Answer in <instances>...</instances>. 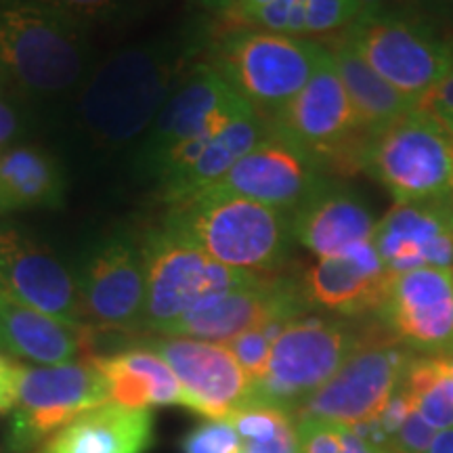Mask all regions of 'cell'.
<instances>
[{
	"mask_svg": "<svg viewBox=\"0 0 453 453\" xmlns=\"http://www.w3.org/2000/svg\"><path fill=\"white\" fill-rule=\"evenodd\" d=\"M202 42V27L185 24L113 50L93 65L70 113L78 150L95 156L134 151Z\"/></svg>",
	"mask_w": 453,
	"mask_h": 453,
	"instance_id": "cell-1",
	"label": "cell"
},
{
	"mask_svg": "<svg viewBox=\"0 0 453 453\" xmlns=\"http://www.w3.org/2000/svg\"><path fill=\"white\" fill-rule=\"evenodd\" d=\"M164 226L231 269L273 275L290 257L292 214L219 191L170 203Z\"/></svg>",
	"mask_w": 453,
	"mask_h": 453,
	"instance_id": "cell-2",
	"label": "cell"
},
{
	"mask_svg": "<svg viewBox=\"0 0 453 453\" xmlns=\"http://www.w3.org/2000/svg\"><path fill=\"white\" fill-rule=\"evenodd\" d=\"M88 27L34 4L0 3V67L34 101L73 97L93 70Z\"/></svg>",
	"mask_w": 453,
	"mask_h": 453,
	"instance_id": "cell-3",
	"label": "cell"
},
{
	"mask_svg": "<svg viewBox=\"0 0 453 453\" xmlns=\"http://www.w3.org/2000/svg\"><path fill=\"white\" fill-rule=\"evenodd\" d=\"M340 38L418 105L439 87L453 64V38L443 36L437 24L416 11H365Z\"/></svg>",
	"mask_w": 453,
	"mask_h": 453,
	"instance_id": "cell-4",
	"label": "cell"
},
{
	"mask_svg": "<svg viewBox=\"0 0 453 453\" xmlns=\"http://www.w3.org/2000/svg\"><path fill=\"white\" fill-rule=\"evenodd\" d=\"M326 55L315 38L237 26L214 42L211 64L254 110L273 116L307 87Z\"/></svg>",
	"mask_w": 453,
	"mask_h": 453,
	"instance_id": "cell-5",
	"label": "cell"
},
{
	"mask_svg": "<svg viewBox=\"0 0 453 453\" xmlns=\"http://www.w3.org/2000/svg\"><path fill=\"white\" fill-rule=\"evenodd\" d=\"M355 164L376 179L395 203L453 197V139L420 107L367 137Z\"/></svg>",
	"mask_w": 453,
	"mask_h": 453,
	"instance_id": "cell-6",
	"label": "cell"
},
{
	"mask_svg": "<svg viewBox=\"0 0 453 453\" xmlns=\"http://www.w3.org/2000/svg\"><path fill=\"white\" fill-rule=\"evenodd\" d=\"M141 242L145 263V307L141 332L162 334L208 300L248 286L260 277L217 263L194 242L164 225L147 231Z\"/></svg>",
	"mask_w": 453,
	"mask_h": 453,
	"instance_id": "cell-7",
	"label": "cell"
},
{
	"mask_svg": "<svg viewBox=\"0 0 453 453\" xmlns=\"http://www.w3.org/2000/svg\"><path fill=\"white\" fill-rule=\"evenodd\" d=\"M365 342L344 319L303 315L288 321L271 347L267 370L254 382L250 405L294 413Z\"/></svg>",
	"mask_w": 453,
	"mask_h": 453,
	"instance_id": "cell-8",
	"label": "cell"
},
{
	"mask_svg": "<svg viewBox=\"0 0 453 453\" xmlns=\"http://www.w3.org/2000/svg\"><path fill=\"white\" fill-rule=\"evenodd\" d=\"M105 403H111L110 384L95 359L24 365L4 451L41 453L67 424Z\"/></svg>",
	"mask_w": 453,
	"mask_h": 453,
	"instance_id": "cell-9",
	"label": "cell"
},
{
	"mask_svg": "<svg viewBox=\"0 0 453 453\" xmlns=\"http://www.w3.org/2000/svg\"><path fill=\"white\" fill-rule=\"evenodd\" d=\"M248 110L254 107L231 88L211 61L194 64L157 111L145 137L134 147L130 156L133 170L141 177L156 180L164 162L179 147L212 133Z\"/></svg>",
	"mask_w": 453,
	"mask_h": 453,
	"instance_id": "cell-10",
	"label": "cell"
},
{
	"mask_svg": "<svg viewBox=\"0 0 453 453\" xmlns=\"http://www.w3.org/2000/svg\"><path fill=\"white\" fill-rule=\"evenodd\" d=\"M84 326L97 332H141L145 307L143 242L128 231L105 235L84 254L76 275Z\"/></svg>",
	"mask_w": 453,
	"mask_h": 453,
	"instance_id": "cell-11",
	"label": "cell"
},
{
	"mask_svg": "<svg viewBox=\"0 0 453 453\" xmlns=\"http://www.w3.org/2000/svg\"><path fill=\"white\" fill-rule=\"evenodd\" d=\"M413 357L416 353L393 338L367 340L292 418L338 426H357L372 420L401 387Z\"/></svg>",
	"mask_w": 453,
	"mask_h": 453,
	"instance_id": "cell-12",
	"label": "cell"
},
{
	"mask_svg": "<svg viewBox=\"0 0 453 453\" xmlns=\"http://www.w3.org/2000/svg\"><path fill=\"white\" fill-rule=\"evenodd\" d=\"M327 183L330 180L326 179L324 162L319 157L269 127V133L254 150L248 151L217 185L203 191L246 197L292 214Z\"/></svg>",
	"mask_w": 453,
	"mask_h": 453,
	"instance_id": "cell-13",
	"label": "cell"
},
{
	"mask_svg": "<svg viewBox=\"0 0 453 453\" xmlns=\"http://www.w3.org/2000/svg\"><path fill=\"white\" fill-rule=\"evenodd\" d=\"M388 336L416 355L453 350V269H413L390 275L376 311Z\"/></svg>",
	"mask_w": 453,
	"mask_h": 453,
	"instance_id": "cell-14",
	"label": "cell"
},
{
	"mask_svg": "<svg viewBox=\"0 0 453 453\" xmlns=\"http://www.w3.org/2000/svg\"><path fill=\"white\" fill-rule=\"evenodd\" d=\"M309 313L311 309L296 277L260 275L248 286L208 300L162 334L225 344L254 327L273 321H292Z\"/></svg>",
	"mask_w": 453,
	"mask_h": 453,
	"instance_id": "cell-15",
	"label": "cell"
},
{
	"mask_svg": "<svg viewBox=\"0 0 453 453\" xmlns=\"http://www.w3.org/2000/svg\"><path fill=\"white\" fill-rule=\"evenodd\" d=\"M179 378L191 399V411L208 420H225L250 405L254 384L225 344L183 336H143L139 340Z\"/></svg>",
	"mask_w": 453,
	"mask_h": 453,
	"instance_id": "cell-16",
	"label": "cell"
},
{
	"mask_svg": "<svg viewBox=\"0 0 453 453\" xmlns=\"http://www.w3.org/2000/svg\"><path fill=\"white\" fill-rule=\"evenodd\" d=\"M269 127L321 162L340 154L350 143L359 151L365 134L361 133L347 90L340 82L330 49L307 87L271 116Z\"/></svg>",
	"mask_w": 453,
	"mask_h": 453,
	"instance_id": "cell-17",
	"label": "cell"
},
{
	"mask_svg": "<svg viewBox=\"0 0 453 453\" xmlns=\"http://www.w3.org/2000/svg\"><path fill=\"white\" fill-rule=\"evenodd\" d=\"M0 280L27 307L84 327L72 271L26 226L4 219H0Z\"/></svg>",
	"mask_w": 453,
	"mask_h": 453,
	"instance_id": "cell-18",
	"label": "cell"
},
{
	"mask_svg": "<svg viewBox=\"0 0 453 453\" xmlns=\"http://www.w3.org/2000/svg\"><path fill=\"white\" fill-rule=\"evenodd\" d=\"M267 133L269 122L257 110H248L212 133L179 147L156 177L160 197L170 206L217 185Z\"/></svg>",
	"mask_w": 453,
	"mask_h": 453,
	"instance_id": "cell-19",
	"label": "cell"
},
{
	"mask_svg": "<svg viewBox=\"0 0 453 453\" xmlns=\"http://www.w3.org/2000/svg\"><path fill=\"white\" fill-rule=\"evenodd\" d=\"M372 242L390 275L453 269V197L395 203L376 220Z\"/></svg>",
	"mask_w": 453,
	"mask_h": 453,
	"instance_id": "cell-20",
	"label": "cell"
},
{
	"mask_svg": "<svg viewBox=\"0 0 453 453\" xmlns=\"http://www.w3.org/2000/svg\"><path fill=\"white\" fill-rule=\"evenodd\" d=\"M296 280L311 311L361 317L380 307L390 273L370 242L338 257L315 258Z\"/></svg>",
	"mask_w": 453,
	"mask_h": 453,
	"instance_id": "cell-21",
	"label": "cell"
},
{
	"mask_svg": "<svg viewBox=\"0 0 453 453\" xmlns=\"http://www.w3.org/2000/svg\"><path fill=\"white\" fill-rule=\"evenodd\" d=\"M376 219L359 197L327 183L292 212V235L315 258H330L370 243Z\"/></svg>",
	"mask_w": 453,
	"mask_h": 453,
	"instance_id": "cell-22",
	"label": "cell"
},
{
	"mask_svg": "<svg viewBox=\"0 0 453 453\" xmlns=\"http://www.w3.org/2000/svg\"><path fill=\"white\" fill-rule=\"evenodd\" d=\"M0 353L41 365L93 359V330L67 326L9 294L0 300Z\"/></svg>",
	"mask_w": 453,
	"mask_h": 453,
	"instance_id": "cell-23",
	"label": "cell"
},
{
	"mask_svg": "<svg viewBox=\"0 0 453 453\" xmlns=\"http://www.w3.org/2000/svg\"><path fill=\"white\" fill-rule=\"evenodd\" d=\"M151 445V410L105 403L67 424L41 453H145Z\"/></svg>",
	"mask_w": 453,
	"mask_h": 453,
	"instance_id": "cell-24",
	"label": "cell"
},
{
	"mask_svg": "<svg viewBox=\"0 0 453 453\" xmlns=\"http://www.w3.org/2000/svg\"><path fill=\"white\" fill-rule=\"evenodd\" d=\"M110 384V401L127 407L179 405L191 410V399L162 357L143 344L95 357Z\"/></svg>",
	"mask_w": 453,
	"mask_h": 453,
	"instance_id": "cell-25",
	"label": "cell"
},
{
	"mask_svg": "<svg viewBox=\"0 0 453 453\" xmlns=\"http://www.w3.org/2000/svg\"><path fill=\"white\" fill-rule=\"evenodd\" d=\"M361 13L359 0H235L226 17L243 27L313 38L344 30Z\"/></svg>",
	"mask_w": 453,
	"mask_h": 453,
	"instance_id": "cell-26",
	"label": "cell"
},
{
	"mask_svg": "<svg viewBox=\"0 0 453 453\" xmlns=\"http://www.w3.org/2000/svg\"><path fill=\"white\" fill-rule=\"evenodd\" d=\"M65 202V174L59 160L34 145L0 150V211L61 208Z\"/></svg>",
	"mask_w": 453,
	"mask_h": 453,
	"instance_id": "cell-27",
	"label": "cell"
},
{
	"mask_svg": "<svg viewBox=\"0 0 453 453\" xmlns=\"http://www.w3.org/2000/svg\"><path fill=\"white\" fill-rule=\"evenodd\" d=\"M327 49L365 139L420 107L378 76L342 38Z\"/></svg>",
	"mask_w": 453,
	"mask_h": 453,
	"instance_id": "cell-28",
	"label": "cell"
},
{
	"mask_svg": "<svg viewBox=\"0 0 453 453\" xmlns=\"http://www.w3.org/2000/svg\"><path fill=\"white\" fill-rule=\"evenodd\" d=\"M401 387L437 433L453 428V384L443 355L413 357Z\"/></svg>",
	"mask_w": 453,
	"mask_h": 453,
	"instance_id": "cell-29",
	"label": "cell"
},
{
	"mask_svg": "<svg viewBox=\"0 0 453 453\" xmlns=\"http://www.w3.org/2000/svg\"><path fill=\"white\" fill-rule=\"evenodd\" d=\"M0 3L34 4L55 13L70 17L82 26L111 24L134 17L145 7L147 0H0Z\"/></svg>",
	"mask_w": 453,
	"mask_h": 453,
	"instance_id": "cell-30",
	"label": "cell"
},
{
	"mask_svg": "<svg viewBox=\"0 0 453 453\" xmlns=\"http://www.w3.org/2000/svg\"><path fill=\"white\" fill-rule=\"evenodd\" d=\"M288 321H273V324H265L254 330H248L240 334V336L231 338L229 342H225V347L231 350V355L235 357L237 364L242 365V370L246 372V376L250 378L252 384L258 382L263 378L265 370H267L271 347H273L277 334L281 332V327Z\"/></svg>",
	"mask_w": 453,
	"mask_h": 453,
	"instance_id": "cell-31",
	"label": "cell"
},
{
	"mask_svg": "<svg viewBox=\"0 0 453 453\" xmlns=\"http://www.w3.org/2000/svg\"><path fill=\"white\" fill-rule=\"evenodd\" d=\"M225 420L231 422V426L240 434L242 443H254V441L271 439L283 424L294 420V418L292 413L277 410V407L248 405L234 411Z\"/></svg>",
	"mask_w": 453,
	"mask_h": 453,
	"instance_id": "cell-32",
	"label": "cell"
},
{
	"mask_svg": "<svg viewBox=\"0 0 453 453\" xmlns=\"http://www.w3.org/2000/svg\"><path fill=\"white\" fill-rule=\"evenodd\" d=\"M243 443L229 420H208L191 430L183 453H242Z\"/></svg>",
	"mask_w": 453,
	"mask_h": 453,
	"instance_id": "cell-33",
	"label": "cell"
},
{
	"mask_svg": "<svg viewBox=\"0 0 453 453\" xmlns=\"http://www.w3.org/2000/svg\"><path fill=\"white\" fill-rule=\"evenodd\" d=\"M298 453H342V426L321 420H296Z\"/></svg>",
	"mask_w": 453,
	"mask_h": 453,
	"instance_id": "cell-34",
	"label": "cell"
},
{
	"mask_svg": "<svg viewBox=\"0 0 453 453\" xmlns=\"http://www.w3.org/2000/svg\"><path fill=\"white\" fill-rule=\"evenodd\" d=\"M437 437V430L413 410L390 439L387 453H424Z\"/></svg>",
	"mask_w": 453,
	"mask_h": 453,
	"instance_id": "cell-35",
	"label": "cell"
},
{
	"mask_svg": "<svg viewBox=\"0 0 453 453\" xmlns=\"http://www.w3.org/2000/svg\"><path fill=\"white\" fill-rule=\"evenodd\" d=\"M242 453H298V434L296 420H290L277 430L273 437L267 441H254L243 443Z\"/></svg>",
	"mask_w": 453,
	"mask_h": 453,
	"instance_id": "cell-36",
	"label": "cell"
},
{
	"mask_svg": "<svg viewBox=\"0 0 453 453\" xmlns=\"http://www.w3.org/2000/svg\"><path fill=\"white\" fill-rule=\"evenodd\" d=\"M21 372H24V364H17L9 355L0 353V413L15 407Z\"/></svg>",
	"mask_w": 453,
	"mask_h": 453,
	"instance_id": "cell-37",
	"label": "cell"
},
{
	"mask_svg": "<svg viewBox=\"0 0 453 453\" xmlns=\"http://www.w3.org/2000/svg\"><path fill=\"white\" fill-rule=\"evenodd\" d=\"M21 133V118L15 105H11L7 99L0 97V150L9 147L11 141H15Z\"/></svg>",
	"mask_w": 453,
	"mask_h": 453,
	"instance_id": "cell-38",
	"label": "cell"
},
{
	"mask_svg": "<svg viewBox=\"0 0 453 453\" xmlns=\"http://www.w3.org/2000/svg\"><path fill=\"white\" fill-rule=\"evenodd\" d=\"M411 4L433 24L453 26V0H411Z\"/></svg>",
	"mask_w": 453,
	"mask_h": 453,
	"instance_id": "cell-39",
	"label": "cell"
},
{
	"mask_svg": "<svg viewBox=\"0 0 453 453\" xmlns=\"http://www.w3.org/2000/svg\"><path fill=\"white\" fill-rule=\"evenodd\" d=\"M342 453H384L376 445H372L365 437H361L353 426H342Z\"/></svg>",
	"mask_w": 453,
	"mask_h": 453,
	"instance_id": "cell-40",
	"label": "cell"
},
{
	"mask_svg": "<svg viewBox=\"0 0 453 453\" xmlns=\"http://www.w3.org/2000/svg\"><path fill=\"white\" fill-rule=\"evenodd\" d=\"M191 4L200 7L202 11H208V13L217 15H229L231 9H234L235 0H189Z\"/></svg>",
	"mask_w": 453,
	"mask_h": 453,
	"instance_id": "cell-41",
	"label": "cell"
},
{
	"mask_svg": "<svg viewBox=\"0 0 453 453\" xmlns=\"http://www.w3.org/2000/svg\"><path fill=\"white\" fill-rule=\"evenodd\" d=\"M424 453H453V428L441 430Z\"/></svg>",
	"mask_w": 453,
	"mask_h": 453,
	"instance_id": "cell-42",
	"label": "cell"
},
{
	"mask_svg": "<svg viewBox=\"0 0 453 453\" xmlns=\"http://www.w3.org/2000/svg\"><path fill=\"white\" fill-rule=\"evenodd\" d=\"M359 3H361V9H364V13H365V11H378V9L390 7L395 0H359Z\"/></svg>",
	"mask_w": 453,
	"mask_h": 453,
	"instance_id": "cell-43",
	"label": "cell"
},
{
	"mask_svg": "<svg viewBox=\"0 0 453 453\" xmlns=\"http://www.w3.org/2000/svg\"><path fill=\"white\" fill-rule=\"evenodd\" d=\"M443 359H445V367H447V373H449V378H451V384H453V350H451V353H447V355H443Z\"/></svg>",
	"mask_w": 453,
	"mask_h": 453,
	"instance_id": "cell-44",
	"label": "cell"
},
{
	"mask_svg": "<svg viewBox=\"0 0 453 453\" xmlns=\"http://www.w3.org/2000/svg\"><path fill=\"white\" fill-rule=\"evenodd\" d=\"M443 127L447 128V133H449V137L453 139V118H451V120H447V122L443 124Z\"/></svg>",
	"mask_w": 453,
	"mask_h": 453,
	"instance_id": "cell-45",
	"label": "cell"
},
{
	"mask_svg": "<svg viewBox=\"0 0 453 453\" xmlns=\"http://www.w3.org/2000/svg\"><path fill=\"white\" fill-rule=\"evenodd\" d=\"M9 81H7V76H4V72H3V67H0V90H3V87L4 84H7Z\"/></svg>",
	"mask_w": 453,
	"mask_h": 453,
	"instance_id": "cell-46",
	"label": "cell"
}]
</instances>
